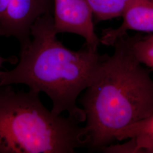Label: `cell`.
<instances>
[{
  "mask_svg": "<svg viewBox=\"0 0 153 153\" xmlns=\"http://www.w3.org/2000/svg\"><path fill=\"white\" fill-rule=\"evenodd\" d=\"M53 15L41 16L31 27L29 43L21 48L16 67L0 72V87L24 84L45 93L55 115L66 112L81 123L84 111L76 105L79 94L93 82L107 55L86 48L73 51L57 38Z\"/></svg>",
  "mask_w": 153,
  "mask_h": 153,
  "instance_id": "1",
  "label": "cell"
},
{
  "mask_svg": "<svg viewBox=\"0 0 153 153\" xmlns=\"http://www.w3.org/2000/svg\"><path fill=\"white\" fill-rule=\"evenodd\" d=\"M79 99L86 116V148L101 151L121 131L153 113V79L131 52L127 34L117 39Z\"/></svg>",
  "mask_w": 153,
  "mask_h": 153,
  "instance_id": "2",
  "label": "cell"
},
{
  "mask_svg": "<svg viewBox=\"0 0 153 153\" xmlns=\"http://www.w3.org/2000/svg\"><path fill=\"white\" fill-rule=\"evenodd\" d=\"M39 94L0 87V153H74L86 147L85 127L68 115H54Z\"/></svg>",
  "mask_w": 153,
  "mask_h": 153,
  "instance_id": "3",
  "label": "cell"
},
{
  "mask_svg": "<svg viewBox=\"0 0 153 153\" xmlns=\"http://www.w3.org/2000/svg\"><path fill=\"white\" fill-rule=\"evenodd\" d=\"M53 0H10L0 20V36L14 37L21 48L31 40V27L39 18L53 15Z\"/></svg>",
  "mask_w": 153,
  "mask_h": 153,
  "instance_id": "4",
  "label": "cell"
},
{
  "mask_svg": "<svg viewBox=\"0 0 153 153\" xmlns=\"http://www.w3.org/2000/svg\"><path fill=\"white\" fill-rule=\"evenodd\" d=\"M56 31L82 36L90 49L98 51L100 39L94 28L93 12L86 0H53Z\"/></svg>",
  "mask_w": 153,
  "mask_h": 153,
  "instance_id": "5",
  "label": "cell"
},
{
  "mask_svg": "<svg viewBox=\"0 0 153 153\" xmlns=\"http://www.w3.org/2000/svg\"><path fill=\"white\" fill-rule=\"evenodd\" d=\"M120 25L103 31L100 43L112 46L129 31L153 33V0H134L121 16Z\"/></svg>",
  "mask_w": 153,
  "mask_h": 153,
  "instance_id": "6",
  "label": "cell"
},
{
  "mask_svg": "<svg viewBox=\"0 0 153 153\" xmlns=\"http://www.w3.org/2000/svg\"><path fill=\"white\" fill-rule=\"evenodd\" d=\"M132 138L139 153H153V113L147 117L126 127L116 136V141Z\"/></svg>",
  "mask_w": 153,
  "mask_h": 153,
  "instance_id": "7",
  "label": "cell"
},
{
  "mask_svg": "<svg viewBox=\"0 0 153 153\" xmlns=\"http://www.w3.org/2000/svg\"><path fill=\"white\" fill-rule=\"evenodd\" d=\"M92 12L94 23L121 17L134 0H86Z\"/></svg>",
  "mask_w": 153,
  "mask_h": 153,
  "instance_id": "8",
  "label": "cell"
},
{
  "mask_svg": "<svg viewBox=\"0 0 153 153\" xmlns=\"http://www.w3.org/2000/svg\"><path fill=\"white\" fill-rule=\"evenodd\" d=\"M129 38L131 52L137 60L153 70V33Z\"/></svg>",
  "mask_w": 153,
  "mask_h": 153,
  "instance_id": "9",
  "label": "cell"
},
{
  "mask_svg": "<svg viewBox=\"0 0 153 153\" xmlns=\"http://www.w3.org/2000/svg\"><path fill=\"white\" fill-rule=\"evenodd\" d=\"M9 62L13 64H17V62H18V60L15 56H11V57H9L7 58L5 57H2V56H0V69L1 68V67L2 66V64L5 62ZM0 70V72H1Z\"/></svg>",
  "mask_w": 153,
  "mask_h": 153,
  "instance_id": "10",
  "label": "cell"
},
{
  "mask_svg": "<svg viewBox=\"0 0 153 153\" xmlns=\"http://www.w3.org/2000/svg\"><path fill=\"white\" fill-rule=\"evenodd\" d=\"M9 2L10 0H0V20L4 16Z\"/></svg>",
  "mask_w": 153,
  "mask_h": 153,
  "instance_id": "11",
  "label": "cell"
}]
</instances>
